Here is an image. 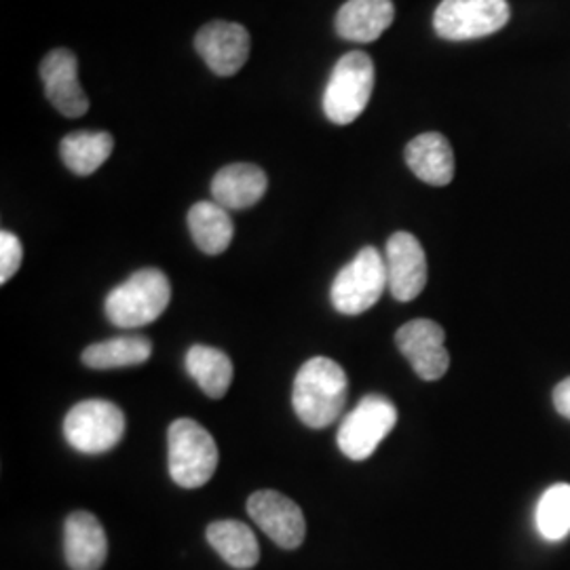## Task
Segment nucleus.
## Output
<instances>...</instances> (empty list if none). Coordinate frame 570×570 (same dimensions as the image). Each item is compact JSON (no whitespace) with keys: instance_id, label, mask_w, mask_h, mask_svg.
I'll list each match as a JSON object with an SVG mask.
<instances>
[{"instance_id":"1","label":"nucleus","mask_w":570,"mask_h":570,"mask_svg":"<svg viewBox=\"0 0 570 570\" xmlns=\"http://www.w3.org/2000/svg\"><path fill=\"white\" fill-rule=\"evenodd\" d=\"M346 391L348 379L343 366L330 357H313L294 379L292 406L306 428L326 429L341 416Z\"/></svg>"},{"instance_id":"2","label":"nucleus","mask_w":570,"mask_h":570,"mask_svg":"<svg viewBox=\"0 0 570 570\" xmlns=\"http://www.w3.org/2000/svg\"><path fill=\"white\" fill-rule=\"evenodd\" d=\"M171 301V285L159 268H142L106 296V317L119 327L157 322Z\"/></svg>"},{"instance_id":"3","label":"nucleus","mask_w":570,"mask_h":570,"mask_svg":"<svg viewBox=\"0 0 570 570\" xmlns=\"http://www.w3.org/2000/svg\"><path fill=\"white\" fill-rule=\"evenodd\" d=\"M167 465L183 489H202L218 468V446L207 429L193 419H178L167 431Z\"/></svg>"},{"instance_id":"4","label":"nucleus","mask_w":570,"mask_h":570,"mask_svg":"<svg viewBox=\"0 0 570 570\" xmlns=\"http://www.w3.org/2000/svg\"><path fill=\"white\" fill-rule=\"evenodd\" d=\"M385 289H389L385 256L367 245L334 277L330 298L338 313L362 315L381 301Z\"/></svg>"},{"instance_id":"5","label":"nucleus","mask_w":570,"mask_h":570,"mask_svg":"<svg viewBox=\"0 0 570 570\" xmlns=\"http://www.w3.org/2000/svg\"><path fill=\"white\" fill-rule=\"evenodd\" d=\"M374 91V61L364 51H351L336 61L326 94L324 112L336 125L355 121L367 108Z\"/></svg>"},{"instance_id":"6","label":"nucleus","mask_w":570,"mask_h":570,"mask_svg":"<svg viewBox=\"0 0 570 570\" xmlns=\"http://www.w3.org/2000/svg\"><path fill=\"white\" fill-rule=\"evenodd\" d=\"M397 425V407L372 393L353 407L338 429V449L351 461H366Z\"/></svg>"},{"instance_id":"7","label":"nucleus","mask_w":570,"mask_h":570,"mask_svg":"<svg viewBox=\"0 0 570 570\" xmlns=\"http://www.w3.org/2000/svg\"><path fill=\"white\" fill-rule=\"evenodd\" d=\"M510 18L508 0H442L433 28L446 41H473L499 32Z\"/></svg>"},{"instance_id":"8","label":"nucleus","mask_w":570,"mask_h":570,"mask_svg":"<svg viewBox=\"0 0 570 570\" xmlns=\"http://www.w3.org/2000/svg\"><path fill=\"white\" fill-rule=\"evenodd\" d=\"M125 433L121 407L106 400H85L63 419L68 444L82 454H102L115 449Z\"/></svg>"},{"instance_id":"9","label":"nucleus","mask_w":570,"mask_h":570,"mask_svg":"<svg viewBox=\"0 0 570 570\" xmlns=\"http://www.w3.org/2000/svg\"><path fill=\"white\" fill-rule=\"evenodd\" d=\"M247 513L279 548L298 550L303 546L305 513L289 497L277 490H258L247 499Z\"/></svg>"},{"instance_id":"10","label":"nucleus","mask_w":570,"mask_h":570,"mask_svg":"<svg viewBox=\"0 0 570 570\" xmlns=\"http://www.w3.org/2000/svg\"><path fill=\"white\" fill-rule=\"evenodd\" d=\"M444 327L431 320H414L397 330L395 343L423 381H440L450 367Z\"/></svg>"},{"instance_id":"11","label":"nucleus","mask_w":570,"mask_h":570,"mask_svg":"<svg viewBox=\"0 0 570 570\" xmlns=\"http://www.w3.org/2000/svg\"><path fill=\"white\" fill-rule=\"evenodd\" d=\"M389 292L395 301L410 303L428 285V258L421 242L410 233H393L385 247Z\"/></svg>"},{"instance_id":"12","label":"nucleus","mask_w":570,"mask_h":570,"mask_svg":"<svg viewBox=\"0 0 570 570\" xmlns=\"http://www.w3.org/2000/svg\"><path fill=\"white\" fill-rule=\"evenodd\" d=\"M195 49L214 75L233 77L249 58V32L242 23L212 21L197 32Z\"/></svg>"},{"instance_id":"13","label":"nucleus","mask_w":570,"mask_h":570,"mask_svg":"<svg viewBox=\"0 0 570 570\" xmlns=\"http://www.w3.org/2000/svg\"><path fill=\"white\" fill-rule=\"evenodd\" d=\"M41 79L49 102L63 117L77 119L89 110V98L79 82V60L70 49H53L41 61Z\"/></svg>"},{"instance_id":"14","label":"nucleus","mask_w":570,"mask_h":570,"mask_svg":"<svg viewBox=\"0 0 570 570\" xmlns=\"http://www.w3.org/2000/svg\"><path fill=\"white\" fill-rule=\"evenodd\" d=\"M63 556L72 570H100L108 539L100 520L89 511H72L63 522Z\"/></svg>"},{"instance_id":"15","label":"nucleus","mask_w":570,"mask_h":570,"mask_svg":"<svg viewBox=\"0 0 570 570\" xmlns=\"http://www.w3.org/2000/svg\"><path fill=\"white\" fill-rule=\"evenodd\" d=\"M395 20L391 0H348L336 13V32L351 42L376 41Z\"/></svg>"},{"instance_id":"16","label":"nucleus","mask_w":570,"mask_h":570,"mask_svg":"<svg viewBox=\"0 0 570 570\" xmlns=\"http://www.w3.org/2000/svg\"><path fill=\"white\" fill-rule=\"evenodd\" d=\"M410 171L431 186H446L454 178V153L449 140L438 134L429 131L410 140L404 150Z\"/></svg>"},{"instance_id":"17","label":"nucleus","mask_w":570,"mask_h":570,"mask_svg":"<svg viewBox=\"0 0 570 570\" xmlns=\"http://www.w3.org/2000/svg\"><path fill=\"white\" fill-rule=\"evenodd\" d=\"M266 186V174L258 165H226L212 180V197L226 209H247L265 197Z\"/></svg>"},{"instance_id":"18","label":"nucleus","mask_w":570,"mask_h":570,"mask_svg":"<svg viewBox=\"0 0 570 570\" xmlns=\"http://www.w3.org/2000/svg\"><path fill=\"white\" fill-rule=\"evenodd\" d=\"M207 541L233 569H252L261 560V548L254 530L239 520L212 522L207 527Z\"/></svg>"},{"instance_id":"19","label":"nucleus","mask_w":570,"mask_h":570,"mask_svg":"<svg viewBox=\"0 0 570 570\" xmlns=\"http://www.w3.org/2000/svg\"><path fill=\"white\" fill-rule=\"evenodd\" d=\"M188 228L197 247L207 256H218L228 249L235 226L228 209L216 202H199L188 212Z\"/></svg>"},{"instance_id":"20","label":"nucleus","mask_w":570,"mask_h":570,"mask_svg":"<svg viewBox=\"0 0 570 570\" xmlns=\"http://www.w3.org/2000/svg\"><path fill=\"white\" fill-rule=\"evenodd\" d=\"M186 370L212 400L225 397L233 383V362L216 346H190L186 353Z\"/></svg>"},{"instance_id":"21","label":"nucleus","mask_w":570,"mask_h":570,"mask_svg":"<svg viewBox=\"0 0 570 570\" xmlns=\"http://www.w3.org/2000/svg\"><path fill=\"white\" fill-rule=\"evenodd\" d=\"M115 140L106 131H72L60 144L66 167L77 176H91L112 155Z\"/></svg>"},{"instance_id":"22","label":"nucleus","mask_w":570,"mask_h":570,"mask_svg":"<svg viewBox=\"0 0 570 570\" xmlns=\"http://www.w3.org/2000/svg\"><path fill=\"white\" fill-rule=\"evenodd\" d=\"M153 343L144 336H119L104 343L87 346L82 351V364L94 370L138 366L148 362Z\"/></svg>"},{"instance_id":"23","label":"nucleus","mask_w":570,"mask_h":570,"mask_svg":"<svg viewBox=\"0 0 570 570\" xmlns=\"http://www.w3.org/2000/svg\"><path fill=\"white\" fill-rule=\"evenodd\" d=\"M534 527L539 534L558 543L570 534V484H553L546 490L534 510Z\"/></svg>"},{"instance_id":"24","label":"nucleus","mask_w":570,"mask_h":570,"mask_svg":"<svg viewBox=\"0 0 570 570\" xmlns=\"http://www.w3.org/2000/svg\"><path fill=\"white\" fill-rule=\"evenodd\" d=\"M21 261H23V247L20 239L2 230L0 233V284H7L18 271H20Z\"/></svg>"},{"instance_id":"25","label":"nucleus","mask_w":570,"mask_h":570,"mask_svg":"<svg viewBox=\"0 0 570 570\" xmlns=\"http://www.w3.org/2000/svg\"><path fill=\"white\" fill-rule=\"evenodd\" d=\"M553 406L570 421V376L553 389Z\"/></svg>"}]
</instances>
